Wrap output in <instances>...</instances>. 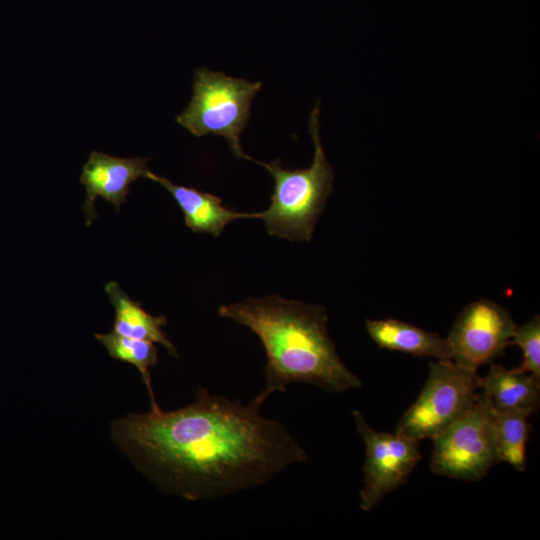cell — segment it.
Wrapping results in <instances>:
<instances>
[{"label":"cell","mask_w":540,"mask_h":540,"mask_svg":"<svg viewBox=\"0 0 540 540\" xmlns=\"http://www.w3.org/2000/svg\"><path fill=\"white\" fill-rule=\"evenodd\" d=\"M511 344L523 351L519 368L540 380V317L534 316L520 327L517 326Z\"/></svg>","instance_id":"16"},{"label":"cell","mask_w":540,"mask_h":540,"mask_svg":"<svg viewBox=\"0 0 540 540\" xmlns=\"http://www.w3.org/2000/svg\"><path fill=\"white\" fill-rule=\"evenodd\" d=\"M260 88L261 82L198 69L192 98L176 121L197 137L207 134L224 137L237 158L253 161L243 152L240 135L247 126L252 100Z\"/></svg>","instance_id":"4"},{"label":"cell","mask_w":540,"mask_h":540,"mask_svg":"<svg viewBox=\"0 0 540 540\" xmlns=\"http://www.w3.org/2000/svg\"><path fill=\"white\" fill-rule=\"evenodd\" d=\"M352 416L365 445L364 485L359 492V507L368 512L407 481L421 454L418 441L397 432L374 430L358 410H354Z\"/></svg>","instance_id":"7"},{"label":"cell","mask_w":540,"mask_h":540,"mask_svg":"<svg viewBox=\"0 0 540 540\" xmlns=\"http://www.w3.org/2000/svg\"><path fill=\"white\" fill-rule=\"evenodd\" d=\"M365 330L380 348L417 357L452 360V350L447 338L415 325L396 319H367Z\"/></svg>","instance_id":"12"},{"label":"cell","mask_w":540,"mask_h":540,"mask_svg":"<svg viewBox=\"0 0 540 540\" xmlns=\"http://www.w3.org/2000/svg\"><path fill=\"white\" fill-rule=\"evenodd\" d=\"M200 388L183 408L131 414L112 426L115 443L161 490L186 500L216 499L269 482L307 460L280 422Z\"/></svg>","instance_id":"1"},{"label":"cell","mask_w":540,"mask_h":540,"mask_svg":"<svg viewBox=\"0 0 540 540\" xmlns=\"http://www.w3.org/2000/svg\"><path fill=\"white\" fill-rule=\"evenodd\" d=\"M95 338L106 348L108 354L121 362L137 368L148 390L151 407L158 406L151 383L150 367L158 361L157 348L153 342L133 339L111 333H96Z\"/></svg>","instance_id":"15"},{"label":"cell","mask_w":540,"mask_h":540,"mask_svg":"<svg viewBox=\"0 0 540 540\" xmlns=\"http://www.w3.org/2000/svg\"><path fill=\"white\" fill-rule=\"evenodd\" d=\"M319 103L309 120L314 144L311 165L305 169L283 168L280 160L271 163L256 161L274 180L269 207L259 212L270 235L291 241L312 239L315 224L333 190L334 172L327 161L319 134Z\"/></svg>","instance_id":"3"},{"label":"cell","mask_w":540,"mask_h":540,"mask_svg":"<svg viewBox=\"0 0 540 540\" xmlns=\"http://www.w3.org/2000/svg\"><path fill=\"white\" fill-rule=\"evenodd\" d=\"M517 325L511 313L488 299L469 303L457 316L446 337L452 360L477 370L503 355Z\"/></svg>","instance_id":"8"},{"label":"cell","mask_w":540,"mask_h":540,"mask_svg":"<svg viewBox=\"0 0 540 540\" xmlns=\"http://www.w3.org/2000/svg\"><path fill=\"white\" fill-rule=\"evenodd\" d=\"M530 415L521 412L495 413L494 436L499 462H506L517 471L526 468V447L531 425Z\"/></svg>","instance_id":"14"},{"label":"cell","mask_w":540,"mask_h":540,"mask_svg":"<svg viewBox=\"0 0 540 540\" xmlns=\"http://www.w3.org/2000/svg\"><path fill=\"white\" fill-rule=\"evenodd\" d=\"M104 289L115 309L112 332L133 339L159 343L170 355L177 356L174 344L162 330L167 324L165 316H154L147 312L140 302L132 299L115 281L106 283Z\"/></svg>","instance_id":"13"},{"label":"cell","mask_w":540,"mask_h":540,"mask_svg":"<svg viewBox=\"0 0 540 540\" xmlns=\"http://www.w3.org/2000/svg\"><path fill=\"white\" fill-rule=\"evenodd\" d=\"M218 314L248 327L260 339L267 363L265 385L251 400L261 407L288 385L305 383L326 392L362 385L340 359L328 332L325 307L271 295L221 305Z\"/></svg>","instance_id":"2"},{"label":"cell","mask_w":540,"mask_h":540,"mask_svg":"<svg viewBox=\"0 0 540 540\" xmlns=\"http://www.w3.org/2000/svg\"><path fill=\"white\" fill-rule=\"evenodd\" d=\"M480 390L494 413L531 415L539 406L540 380L519 367L507 369L492 364L489 372L480 377Z\"/></svg>","instance_id":"11"},{"label":"cell","mask_w":540,"mask_h":540,"mask_svg":"<svg viewBox=\"0 0 540 540\" xmlns=\"http://www.w3.org/2000/svg\"><path fill=\"white\" fill-rule=\"evenodd\" d=\"M148 179L164 187L179 206L185 225L196 233L218 237L225 226L237 219L259 218V213H243L225 207L220 197L193 187L177 185L149 171Z\"/></svg>","instance_id":"10"},{"label":"cell","mask_w":540,"mask_h":540,"mask_svg":"<svg viewBox=\"0 0 540 540\" xmlns=\"http://www.w3.org/2000/svg\"><path fill=\"white\" fill-rule=\"evenodd\" d=\"M148 160L142 157H116L98 151L90 153L80 175V182L86 191L83 212L87 227L97 218V198L111 203L119 211L127 200L131 184L141 177H147L150 171Z\"/></svg>","instance_id":"9"},{"label":"cell","mask_w":540,"mask_h":540,"mask_svg":"<svg viewBox=\"0 0 540 540\" xmlns=\"http://www.w3.org/2000/svg\"><path fill=\"white\" fill-rule=\"evenodd\" d=\"M495 413L480 390L474 406L436 435L430 468L438 475L479 481L499 462L494 436Z\"/></svg>","instance_id":"6"},{"label":"cell","mask_w":540,"mask_h":540,"mask_svg":"<svg viewBox=\"0 0 540 540\" xmlns=\"http://www.w3.org/2000/svg\"><path fill=\"white\" fill-rule=\"evenodd\" d=\"M479 394L477 370L453 360L431 362L421 393L401 416L395 432L418 442L433 439L463 417Z\"/></svg>","instance_id":"5"}]
</instances>
